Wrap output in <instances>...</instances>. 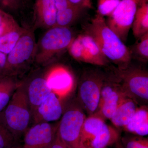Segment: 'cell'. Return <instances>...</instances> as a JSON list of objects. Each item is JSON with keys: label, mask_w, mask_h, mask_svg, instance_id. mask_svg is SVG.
Returning a JSON list of instances; mask_svg holds the SVG:
<instances>
[{"label": "cell", "mask_w": 148, "mask_h": 148, "mask_svg": "<svg viewBox=\"0 0 148 148\" xmlns=\"http://www.w3.org/2000/svg\"><path fill=\"white\" fill-rule=\"evenodd\" d=\"M93 38L103 55L119 70H124L131 63L130 49L107 25L104 16L97 13L84 29Z\"/></svg>", "instance_id": "6da1fadb"}, {"label": "cell", "mask_w": 148, "mask_h": 148, "mask_svg": "<svg viewBox=\"0 0 148 148\" xmlns=\"http://www.w3.org/2000/svg\"><path fill=\"white\" fill-rule=\"evenodd\" d=\"M16 141L8 130L0 124V148H8L15 145Z\"/></svg>", "instance_id": "83f0119b"}, {"label": "cell", "mask_w": 148, "mask_h": 148, "mask_svg": "<svg viewBox=\"0 0 148 148\" xmlns=\"http://www.w3.org/2000/svg\"><path fill=\"white\" fill-rule=\"evenodd\" d=\"M74 38L69 27L55 26L48 29L36 44L34 62L43 66L50 64L68 49Z\"/></svg>", "instance_id": "3957f363"}, {"label": "cell", "mask_w": 148, "mask_h": 148, "mask_svg": "<svg viewBox=\"0 0 148 148\" xmlns=\"http://www.w3.org/2000/svg\"><path fill=\"white\" fill-rule=\"evenodd\" d=\"M20 27L13 16L0 9V37Z\"/></svg>", "instance_id": "cb8c5ba5"}, {"label": "cell", "mask_w": 148, "mask_h": 148, "mask_svg": "<svg viewBox=\"0 0 148 148\" xmlns=\"http://www.w3.org/2000/svg\"><path fill=\"white\" fill-rule=\"evenodd\" d=\"M63 112L60 98L52 92L36 109L32 120L34 124L56 121L61 118Z\"/></svg>", "instance_id": "4fadbf2b"}, {"label": "cell", "mask_w": 148, "mask_h": 148, "mask_svg": "<svg viewBox=\"0 0 148 148\" xmlns=\"http://www.w3.org/2000/svg\"><path fill=\"white\" fill-rule=\"evenodd\" d=\"M25 83L27 98L32 115L41 103L52 92L48 85L45 76H38Z\"/></svg>", "instance_id": "5bb4252c"}, {"label": "cell", "mask_w": 148, "mask_h": 148, "mask_svg": "<svg viewBox=\"0 0 148 148\" xmlns=\"http://www.w3.org/2000/svg\"><path fill=\"white\" fill-rule=\"evenodd\" d=\"M139 42L135 48V53L140 61L146 62L148 60V32L140 37Z\"/></svg>", "instance_id": "484cf974"}, {"label": "cell", "mask_w": 148, "mask_h": 148, "mask_svg": "<svg viewBox=\"0 0 148 148\" xmlns=\"http://www.w3.org/2000/svg\"><path fill=\"white\" fill-rule=\"evenodd\" d=\"M4 6L11 9H16L19 7L21 0H0Z\"/></svg>", "instance_id": "f1b7e54d"}, {"label": "cell", "mask_w": 148, "mask_h": 148, "mask_svg": "<svg viewBox=\"0 0 148 148\" xmlns=\"http://www.w3.org/2000/svg\"><path fill=\"white\" fill-rule=\"evenodd\" d=\"M136 38H139L148 32V0H142L135 13L132 27Z\"/></svg>", "instance_id": "ffe728a7"}, {"label": "cell", "mask_w": 148, "mask_h": 148, "mask_svg": "<svg viewBox=\"0 0 148 148\" xmlns=\"http://www.w3.org/2000/svg\"><path fill=\"white\" fill-rule=\"evenodd\" d=\"M123 88L128 98L139 106H148V73L140 66L130 64L124 70L115 66Z\"/></svg>", "instance_id": "52a82bcc"}, {"label": "cell", "mask_w": 148, "mask_h": 148, "mask_svg": "<svg viewBox=\"0 0 148 148\" xmlns=\"http://www.w3.org/2000/svg\"><path fill=\"white\" fill-rule=\"evenodd\" d=\"M68 49L71 56L80 62L101 67H107L110 63L93 38L85 33L75 38Z\"/></svg>", "instance_id": "9c48e42d"}, {"label": "cell", "mask_w": 148, "mask_h": 148, "mask_svg": "<svg viewBox=\"0 0 148 148\" xmlns=\"http://www.w3.org/2000/svg\"><path fill=\"white\" fill-rule=\"evenodd\" d=\"M26 29L20 27L0 37V51L8 55L16 45Z\"/></svg>", "instance_id": "603a6c76"}, {"label": "cell", "mask_w": 148, "mask_h": 148, "mask_svg": "<svg viewBox=\"0 0 148 148\" xmlns=\"http://www.w3.org/2000/svg\"><path fill=\"white\" fill-rule=\"evenodd\" d=\"M138 107L137 103L131 98L124 99L110 120L114 127L122 130L130 121Z\"/></svg>", "instance_id": "ac0fdd59"}, {"label": "cell", "mask_w": 148, "mask_h": 148, "mask_svg": "<svg viewBox=\"0 0 148 148\" xmlns=\"http://www.w3.org/2000/svg\"><path fill=\"white\" fill-rule=\"evenodd\" d=\"M122 130L132 135L143 137L147 135L148 106H139L130 121Z\"/></svg>", "instance_id": "e0dca14e"}, {"label": "cell", "mask_w": 148, "mask_h": 148, "mask_svg": "<svg viewBox=\"0 0 148 148\" xmlns=\"http://www.w3.org/2000/svg\"><path fill=\"white\" fill-rule=\"evenodd\" d=\"M57 11L65 9L72 5L69 0H54Z\"/></svg>", "instance_id": "4dcf8cb0"}, {"label": "cell", "mask_w": 148, "mask_h": 148, "mask_svg": "<svg viewBox=\"0 0 148 148\" xmlns=\"http://www.w3.org/2000/svg\"><path fill=\"white\" fill-rule=\"evenodd\" d=\"M142 0H121L106 21L108 26L123 42L127 39L135 13Z\"/></svg>", "instance_id": "30bf717a"}, {"label": "cell", "mask_w": 148, "mask_h": 148, "mask_svg": "<svg viewBox=\"0 0 148 148\" xmlns=\"http://www.w3.org/2000/svg\"></svg>", "instance_id": "d590c367"}, {"label": "cell", "mask_w": 148, "mask_h": 148, "mask_svg": "<svg viewBox=\"0 0 148 148\" xmlns=\"http://www.w3.org/2000/svg\"><path fill=\"white\" fill-rule=\"evenodd\" d=\"M36 44L34 31L26 29L13 49L7 55L2 77L16 76L34 61Z\"/></svg>", "instance_id": "277c9868"}, {"label": "cell", "mask_w": 148, "mask_h": 148, "mask_svg": "<svg viewBox=\"0 0 148 148\" xmlns=\"http://www.w3.org/2000/svg\"><path fill=\"white\" fill-rule=\"evenodd\" d=\"M49 87L59 98L69 95L73 87V77L68 69L62 66H55L45 75Z\"/></svg>", "instance_id": "7c38bea8"}, {"label": "cell", "mask_w": 148, "mask_h": 148, "mask_svg": "<svg viewBox=\"0 0 148 148\" xmlns=\"http://www.w3.org/2000/svg\"><path fill=\"white\" fill-rule=\"evenodd\" d=\"M49 148H69L58 137L56 133V136L53 143Z\"/></svg>", "instance_id": "1f68e13d"}, {"label": "cell", "mask_w": 148, "mask_h": 148, "mask_svg": "<svg viewBox=\"0 0 148 148\" xmlns=\"http://www.w3.org/2000/svg\"><path fill=\"white\" fill-rule=\"evenodd\" d=\"M36 27L48 29L55 27L57 10L54 0H35Z\"/></svg>", "instance_id": "9a60e30c"}, {"label": "cell", "mask_w": 148, "mask_h": 148, "mask_svg": "<svg viewBox=\"0 0 148 148\" xmlns=\"http://www.w3.org/2000/svg\"><path fill=\"white\" fill-rule=\"evenodd\" d=\"M32 120L25 83H19L8 104L0 113V124L6 127L16 140L28 129Z\"/></svg>", "instance_id": "7a4b0ae2"}, {"label": "cell", "mask_w": 148, "mask_h": 148, "mask_svg": "<svg viewBox=\"0 0 148 148\" xmlns=\"http://www.w3.org/2000/svg\"><path fill=\"white\" fill-rule=\"evenodd\" d=\"M124 148H148V139L143 136L126 134L121 138Z\"/></svg>", "instance_id": "d4e9b609"}, {"label": "cell", "mask_w": 148, "mask_h": 148, "mask_svg": "<svg viewBox=\"0 0 148 148\" xmlns=\"http://www.w3.org/2000/svg\"><path fill=\"white\" fill-rule=\"evenodd\" d=\"M121 138L120 130L106 123L92 140L91 148H107L114 146Z\"/></svg>", "instance_id": "d6986e66"}, {"label": "cell", "mask_w": 148, "mask_h": 148, "mask_svg": "<svg viewBox=\"0 0 148 148\" xmlns=\"http://www.w3.org/2000/svg\"><path fill=\"white\" fill-rule=\"evenodd\" d=\"M115 148H124L122 145L121 139L114 145Z\"/></svg>", "instance_id": "836d02e7"}, {"label": "cell", "mask_w": 148, "mask_h": 148, "mask_svg": "<svg viewBox=\"0 0 148 148\" xmlns=\"http://www.w3.org/2000/svg\"><path fill=\"white\" fill-rule=\"evenodd\" d=\"M128 98L125 92L115 69V66L106 69L101 88V98L95 114L105 121L110 120L123 101Z\"/></svg>", "instance_id": "8992f818"}, {"label": "cell", "mask_w": 148, "mask_h": 148, "mask_svg": "<svg viewBox=\"0 0 148 148\" xmlns=\"http://www.w3.org/2000/svg\"><path fill=\"white\" fill-rule=\"evenodd\" d=\"M84 9L72 4L63 10L57 11L55 26L69 27L79 18Z\"/></svg>", "instance_id": "7402d4cb"}, {"label": "cell", "mask_w": 148, "mask_h": 148, "mask_svg": "<svg viewBox=\"0 0 148 148\" xmlns=\"http://www.w3.org/2000/svg\"><path fill=\"white\" fill-rule=\"evenodd\" d=\"M7 55L0 51V78L2 77L6 61Z\"/></svg>", "instance_id": "d6a6232c"}, {"label": "cell", "mask_w": 148, "mask_h": 148, "mask_svg": "<svg viewBox=\"0 0 148 148\" xmlns=\"http://www.w3.org/2000/svg\"><path fill=\"white\" fill-rule=\"evenodd\" d=\"M58 123L34 124L24 134L23 148H49L56 135Z\"/></svg>", "instance_id": "8fae6325"}, {"label": "cell", "mask_w": 148, "mask_h": 148, "mask_svg": "<svg viewBox=\"0 0 148 148\" xmlns=\"http://www.w3.org/2000/svg\"><path fill=\"white\" fill-rule=\"evenodd\" d=\"M104 77V72L94 69L85 71L81 78L76 99L88 116L98 110Z\"/></svg>", "instance_id": "ba28073f"}, {"label": "cell", "mask_w": 148, "mask_h": 148, "mask_svg": "<svg viewBox=\"0 0 148 148\" xmlns=\"http://www.w3.org/2000/svg\"><path fill=\"white\" fill-rule=\"evenodd\" d=\"M86 117L77 99L72 101L63 112L58 123L57 134L69 148H81V136Z\"/></svg>", "instance_id": "5b68a950"}, {"label": "cell", "mask_w": 148, "mask_h": 148, "mask_svg": "<svg viewBox=\"0 0 148 148\" xmlns=\"http://www.w3.org/2000/svg\"><path fill=\"white\" fill-rule=\"evenodd\" d=\"M106 123V121L97 114L95 113L86 117L82 131L81 148H91L92 140Z\"/></svg>", "instance_id": "2e32d148"}, {"label": "cell", "mask_w": 148, "mask_h": 148, "mask_svg": "<svg viewBox=\"0 0 148 148\" xmlns=\"http://www.w3.org/2000/svg\"><path fill=\"white\" fill-rule=\"evenodd\" d=\"M8 148H23V147H22V146H16L15 145Z\"/></svg>", "instance_id": "e575fe53"}, {"label": "cell", "mask_w": 148, "mask_h": 148, "mask_svg": "<svg viewBox=\"0 0 148 148\" xmlns=\"http://www.w3.org/2000/svg\"><path fill=\"white\" fill-rule=\"evenodd\" d=\"M121 0H98V12L101 16H110L119 5Z\"/></svg>", "instance_id": "4316f807"}, {"label": "cell", "mask_w": 148, "mask_h": 148, "mask_svg": "<svg viewBox=\"0 0 148 148\" xmlns=\"http://www.w3.org/2000/svg\"><path fill=\"white\" fill-rule=\"evenodd\" d=\"M73 5L80 7L84 9L92 8V3L90 0H69Z\"/></svg>", "instance_id": "f546056e"}, {"label": "cell", "mask_w": 148, "mask_h": 148, "mask_svg": "<svg viewBox=\"0 0 148 148\" xmlns=\"http://www.w3.org/2000/svg\"><path fill=\"white\" fill-rule=\"evenodd\" d=\"M15 77L0 78V113L5 108L19 83Z\"/></svg>", "instance_id": "44dd1931"}]
</instances>
